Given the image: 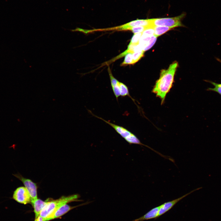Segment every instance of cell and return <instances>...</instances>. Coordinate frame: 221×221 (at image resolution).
<instances>
[{"label": "cell", "mask_w": 221, "mask_h": 221, "mask_svg": "<svg viewBox=\"0 0 221 221\" xmlns=\"http://www.w3.org/2000/svg\"><path fill=\"white\" fill-rule=\"evenodd\" d=\"M178 65L177 62L175 61L167 69L162 70L152 90V92L161 99V104L164 103L167 94L172 87Z\"/></svg>", "instance_id": "6da1fadb"}, {"label": "cell", "mask_w": 221, "mask_h": 221, "mask_svg": "<svg viewBox=\"0 0 221 221\" xmlns=\"http://www.w3.org/2000/svg\"><path fill=\"white\" fill-rule=\"evenodd\" d=\"M80 197L77 194L68 196H62L60 198L47 201V204L41 211L40 216L44 219L62 206L73 201H81L78 199Z\"/></svg>", "instance_id": "7a4b0ae2"}, {"label": "cell", "mask_w": 221, "mask_h": 221, "mask_svg": "<svg viewBox=\"0 0 221 221\" xmlns=\"http://www.w3.org/2000/svg\"><path fill=\"white\" fill-rule=\"evenodd\" d=\"M88 111L93 116L97 118L102 120L106 123L111 126L118 134L120 135L130 144H138L145 146L146 147L150 148L152 150L157 153L161 156H162V155L160 153L157 152L150 147L142 143L135 135L125 128L122 126L118 125L114 123H113L111 122H110L101 117H99L93 114L91 111L89 110Z\"/></svg>", "instance_id": "3957f363"}, {"label": "cell", "mask_w": 221, "mask_h": 221, "mask_svg": "<svg viewBox=\"0 0 221 221\" xmlns=\"http://www.w3.org/2000/svg\"><path fill=\"white\" fill-rule=\"evenodd\" d=\"M185 15L183 14L175 17L150 19L151 25L153 26H165L172 28L181 26L182 25L181 21Z\"/></svg>", "instance_id": "277c9868"}, {"label": "cell", "mask_w": 221, "mask_h": 221, "mask_svg": "<svg viewBox=\"0 0 221 221\" xmlns=\"http://www.w3.org/2000/svg\"><path fill=\"white\" fill-rule=\"evenodd\" d=\"M23 184L30 195L31 202L37 199V187L36 184L29 179L24 177L19 174L14 175Z\"/></svg>", "instance_id": "5b68a950"}, {"label": "cell", "mask_w": 221, "mask_h": 221, "mask_svg": "<svg viewBox=\"0 0 221 221\" xmlns=\"http://www.w3.org/2000/svg\"><path fill=\"white\" fill-rule=\"evenodd\" d=\"M13 198L17 202L24 204L31 202V199L28 190L25 187H20L14 191Z\"/></svg>", "instance_id": "8992f818"}, {"label": "cell", "mask_w": 221, "mask_h": 221, "mask_svg": "<svg viewBox=\"0 0 221 221\" xmlns=\"http://www.w3.org/2000/svg\"><path fill=\"white\" fill-rule=\"evenodd\" d=\"M151 26L150 19H137L133 21L123 25L112 27V30H128L131 28L140 26Z\"/></svg>", "instance_id": "52a82bcc"}, {"label": "cell", "mask_w": 221, "mask_h": 221, "mask_svg": "<svg viewBox=\"0 0 221 221\" xmlns=\"http://www.w3.org/2000/svg\"><path fill=\"white\" fill-rule=\"evenodd\" d=\"M198 188L193 190L190 192L184 195V196L171 201H168L162 204L159 206L160 208L159 211L158 217L164 214L171 209L177 203L183 198L186 197L191 193L196 190L199 189Z\"/></svg>", "instance_id": "ba28073f"}, {"label": "cell", "mask_w": 221, "mask_h": 221, "mask_svg": "<svg viewBox=\"0 0 221 221\" xmlns=\"http://www.w3.org/2000/svg\"><path fill=\"white\" fill-rule=\"evenodd\" d=\"M76 207L71 206L67 204H65L57 209L48 217L43 219V220L48 221L59 217Z\"/></svg>", "instance_id": "9c48e42d"}, {"label": "cell", "mask_w": 221, "mask_h": 221, "mask_svg": "<svg viewBox=\"0 0 221 221\" xmlns=\"http://www.w3.org/2000/svg\"><path fill=\"white\" fill-rule=\"evenodd\" d=\"M159 208L160 206L154 207L144 215L132 221H143L153 219H156L158 218Z\"/></svg>", "instance_id": "30bf717a"}, {"label": "cell", "mask_w": 221, "mask_h": 221, "mask_svg": "<svg viewBox=\"0 0 221 221\" xmlns=\"http://www.w3.org/2000/svg\"><path fill=\"white\" fill-rule=\"evenodd\" d=\"M108 72L113 92L117 100H118V98L120 96L119 85V81L113 76L109 68H108Z\"/></svg>", "instance_id": "8fae6325"}, {"label": "cell", "mask_w": 221, "mask_h": 221, "mask_svg": "<svg viewBox=\"0 0 221 221\" xmlns=\"http://www.w3.org/2000/svg\"><path fill=\"white\" fill-rule=\"evenodd\" d=\"M47 203V201H44L38 199L31 202L34 208L35 218H37L40 216L41 211L46 205Z\"/></svg>", "instance_id": "7c38bea8"}, {"label": "cell", "mask_w": 221, "mask_h": 221, "mask_svg": "<svg viewBox=\"0 0 221 221\" xmlns=\"http://www.w3.org/2000/svg\"><path fill=\"white\" fill-rule=\"evenodd\" d=\"M154 30V35L157 37L171 29L172 28L165 26H153Z\"/></svg>", "instance_id": "4fadbf2b"}, {"label": "cell", "mask_w": 221, "mask_h": 221, "mask_svg": "<svg viewBox=\"0 0 221 221\" xmlns=\"http://www.w3.org/2000/svg\"><path fill=\"white\" fill-rule=\"evenodd\" d=\"M119 85L120 96L122 97L128 96L134 102V99L130 96L127 87L124 83L120 82H119Z\"/></svg>", "instance_id": "5bb4252c"}, {"label": "cell", "mask_w": 221, "mask_h": 221, "mask_svg": "<svg viewBox=\"0 0 221 221\" xmlns=\"http://www.w3.org/2000/svg\"><path fill=\"white\" fill-rule=\"evenodd\" d=\"M145 52L143 50L136 52L133 53L132 64H134L138 62L144 56Z\"/></svg>", "instance_id": "9a60e30c"}, {"label": "cell", "mask_w": 221, "mask_h": 221, "mask_svg": "<svg viewBox=\"0 0 221 221\" xmlns=\"http://www.w3.org/2000/svg\"><path fill=\"white\" fill-rule=\"evenodd\" d=\"M132 53H129L126 55L123 62L121 64V66H126L128 64H132Z\"/></svg>", "instance_id": "2e32d148"}, {"label": "cell", "mask_w": 221, "mask_h": 221, "mask_svg": "<svg viewBox=\"0 0 221 221\" xmlns=\"http://www.w3.org/2000/svg\"><path fill=\"white\" fill-rule=\"evenodd\" d=\"M142 33L134 34L132 37L129 44L137 45L139 44V41Z\"/></svg>", "instance_id": "e0dca14e"}, {"label": "cell", "mask_w": 221, "mask_h": 221, "mask_svg": "<svg viewBox=\"0 0 221 221\" xmlns=\"http://www.w3.org/2000/svg\"><path fill=\"white\" fill-rule=\"evenodd\" d=\"M154 30L153 26H150L142 32V36L145 37H151L154 35Z\"/></svg>", "instance_id": "ac0fdd59"}, {"label": "cell", "mask_w": 221, "mask_h": 221, "mask_svg": "<svg viewBox=\"0 0 221 221\" xmlns=\"http://www.w3.org/2000/svg\"><path fill=\"white\" fill-rule=\"evenodd\" d=\"M157 38V37L154 35L151 36L150 40L148 42L143 50L145 52L151 48L155 43Z\"/></svg>", "instance_id": "d6986e66"}, {"label": "cell", "mask_w": 221, "mask_h": 221, "mask_svg": "<svg viewBox=\"0 0 221 221\" xmlns=\"http://www.w3.org/2000/svg\"><path fill=\"white\" fill-rule=\"evenodd\" d=\"M208 82L214 86L215 87L213 88H208L207 90L216 92L221 95V84L217 83L212 81Z\"/></svg>", "instance_id": "ffe728a7"}, {"label": "cell", "mask_w": 221, "mask_h": 221, "mask_svg": "<svg viewBox=\"0 0 221 221\" xmlns=\"http://www.w3.org/2000/svg\"><path fill=\"white\" fill-rule=\"evenodd\" d=\"M149 26H140L134 27L130 28L129 30L131 31L134 34L142 33Z\"/></svg>", "instance_id": "44dd1931"}, {"label": "cell", "mask_w": 221, "mask_h": 221, "mask_svg": "<svg viewBox=\"0 0 221 221\" xmlns=\"http://www.w3.org/2000/svg\"><path fill=\"white\" fill-rule=\"evenodd\" d=\"M34 221H44V220L43 218L39 216L37 218H35Z\"/></svg>", "instance_id": "7402d4cb"}, {"label": "cell", "mask_w": 221, "mask_h": 221, "mask_svg": "<svg viewBox=\"0 0 221 221\" xmlns=\"http://www.w3.org/2000/svg\"><path fill=\"white\" fill-rule=\"evenodd\" d=\"M217 60L221 63V60H220L219 59L217 58Z\"/></svg>", "instance_id": "603a6c76"}]
</instances>
